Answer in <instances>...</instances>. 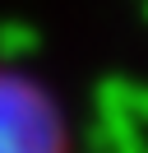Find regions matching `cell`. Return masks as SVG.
Instances as JSON below:
<instances>
[{"label": "cell", "instance_id": "1", "mask_svg": "<svg viewBox=\"0 0 148 153\" xmlns=\"http://www.w3.org/2000/svg\"><path fill=\"white\" fill-rule=\"evenodd\" d=\"M0 153H74L65 102L18 65H0Z\"/></svg>", "mask_w": 148, "mask_h": 153}]
</instances>
